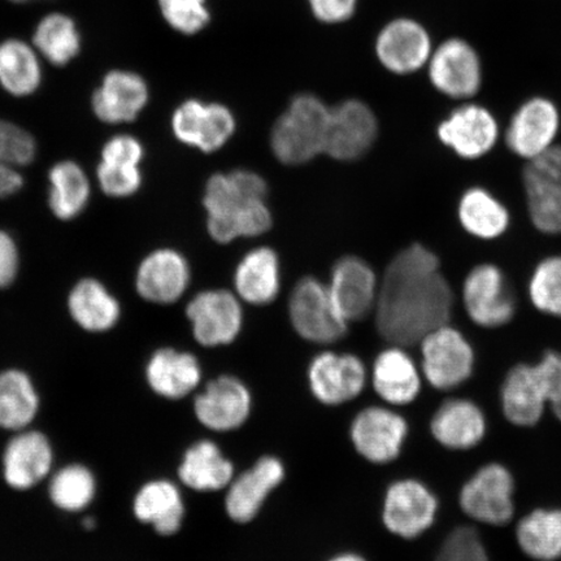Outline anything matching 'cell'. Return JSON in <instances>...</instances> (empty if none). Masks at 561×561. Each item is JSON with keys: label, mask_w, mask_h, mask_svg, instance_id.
<instances>
[{"label": "cell", "mask_w": 561, "mask_h": 561, "mask_svg": "<svg viewBox=\"0 0 561 561\" xmlns=\"http://www.w3.org/2000/svg\"><path fill=\"white\" fill-rule=\"evenodd\" d=\"M20 271V252L15 238L0 229V289L15 283Z\"/></svg>", "instance_id": "7dc6e473"}, {"label": "cell", "mask_w": 561, "mask_h": 561, "mask_svg": "<svg viewBox=\"0 0 561 561\" xmlns=\"http://www.w3.org/2000/svg\"><path fill=\"white\" fill-rule=\"evenodd\" d=\"M331 108L318 96L301 94L278 117L271 136L272 151L284 164L308 163L325 150Z\"/></svg>", "instance_id": "3957f363"}, {"label": "cell", "mask_w": 561, "mask_h": 561, "mask_svg": "<svg viewBox=\"0 0 561 561\" xmlns=\"http://www.w3.org/2000/svg\"><path fill=\"white\" fill-rule=\"evenodd\" d=\"M454 293L442 275L439 259L413 243L399 252L378 287L376 325L394 346H416L439 327L450 324Z\"/></svg>", "instance_id": "6da1fadb"}, {"label": "cell", "mask_w": 561, "mask_h": 561, "mask_svg": "<svg viewBox=\"0 0 561 561\" xmlns=\"http://www.w3.org/2000/svg\"><path fill=\"white\" fill-rule=\"evenodd\" d=\"M536 366L543 383L547 405L561 424V353L556 350L546 351Z\"/></svg>", "instance_id": "f6af8a7d"}, {"label": "cell", "mask_w": 561, "mask_h": 561, "mask_svg": "<svg viewBox=\"0 0 561 561\" xmlns=\"http://www.w3.org/2000/svg\"><path fill=\"white\" fill-rule=\"evenodd\" d=\"M19 170L0 161V199L10 198L23 188L24 175Z\"/></svg>", "instance_id": "f907efd6"}, {"label": "cell", "mask_w": 561, "mask_h": 561, "mask_svg": "<svg viewBox=\"0 0 561 561\" xmlns=\"http://www.w3.org/2000/svg\"><path fill=\"white\" fill-rule=\"evenodd\" d=\"M186 316L192 322L194 339L205 347L230 345L242 331L241 301L227 290L198 294L188 304Z\"/></svg>", "instance_id": "8fae6325"}, {"label": "cell", "mask_w": 561, "mask_h": 561, "mask_svg": "<svg viewBox=\"0 0 561 561\" xmlns=\"http://www.w3.org/2000/svg\"><path fill=\"white\" fill-rule=\"evenodd\" d=\"M68 312L83 331L105 333L122 318L121 301L96 278H82L69 291Z\"/></svg>", "instance_id": "83f0119b"}, {"label": "cell", "mask_w": 561, "mask_h": 561, "mask_svg": "<svg viewBox=\"0 0 561 561\" xmlns=\"http://www.w3.org/2000/svg\"><path fill=\"white\" fill-rule=\"evenodd\" d=\"M515 541L533 561H561V508L529 511L516 524Z\"/></svg>", "instance_id": "1f68e13d"}, {"label": "cell", "mask_w": 561, "mask_h": 561, "mask_svg": "<svg viewBox=\"0 0 561 561\" xmlns=\"http://www.w3.org/2000/svg\"><path fill=\"white\" fill-rule=\"evenodd\" d=\"M434 561H493L485 539L473 525H458L447 533Z\"/></svg>", "instance_id": "60d3db41"}, {"label": "cell", "mask_w": 561, "mask_h": 561, "mask_svg": "<svg viewBox=\"0 0 561 561\" xmlns=\"http://www.w3.org/2000/svg\"><path fill=\"white\" fill-rule=\"evenodd\" d=\"M529 297L539 312L561 318V256L537 265L529 283Z\"/></svg>", "instance_id": "ab89813d"}, {"label": "cell", "mask_w": 561, "mask_h": 561, "mask_svg": "<svg viewBox=\"0 0 561 561\" xmlns=\"http://www.w3.org/2000/svg\"><path fill=\"white\" fill-rule=\"evenodd\" d=\"M410 426L389 407L371 405L357 413L350 427L355 450L371 465H389L402 454Z\"/></svg>", "instance_id": "30bf717a"}, {"label": "cell", "mask_w": 561, "mask_h": 561, "mask_svg": "<svg viewBox=\"0 0 561 561\" xmlns=\"http://www.w3.org/2000/svg\"><path fill=\"white\" fill-rule=\"evenodd\" d=\"M149 88L139 75L128 70H111L94 91L91 107L104 124L131 123L149 103Z\"/></svg>", "instance_id": "cb8c5ba5"}, {"label": "cell", "mask_w": 561, "mask_h": 561, "mask_svg": "<svg viewBox=\"0 0 561 561\" xmlns=\"http://www.w3.org/2000/svg\"><path fill=\"white\" fill-rule=\"evenodd\" d=\"M48 207L56 219L72 221L87 209L91 184L85 170L73 160H61L48 172Z\"/></svg>", "instance_id": "d6a6232c"}, {"label": "cell", "mask_w": 561, "mask_h": 561, "mask_svg": "<svg viewBox=\"0 0 561 561\" xmlns=\"http://www.w3.org/2000/svg\"><path fill=\"white\" fill-rule=\"evenodd\" d=\"M33 42L37 51L58 67L67 66L81 50V37L75 20L59 12L39 21Z\"/></svg>", "instance_id": "8d00e7d4"}, {"label": "cell", "mask_w": 561, "mask_h": 561, "mask_svg": "<svg viewBox=\"0 0 561 561\" xmlns=\"http://www.w3.org/2000/svg\"><path fill=\"white\" fill-rule=\"evenodd\" d=\"M329 561H367V560L360 556H357V553L346 552V553H340V556H336Z\"/></svg>", "instance_id": "816d5d0a"}, {"label": "cell", "mask_w": 561, "mask_h": 561, "mask_svg": "<svg viewBox=\"0 0 561 561\" xmlns=\"http://www.w3.org/2000/svg\"><path fill=\"white\" fill-rule=\"evenodd\" d=\"M357 0H310L314 16L324 23H342L354 15Z\"/></svg>", "instance_id": "c3c4849f"}, {"label": "cell", "mask_w": 561, "mask_h": 561, "mask_svg": "<svg viewBox=\"0 0 561 561\" xmlns=\"http://www.w3.org/2000/svg\"><path fill=\"white\" fill-rule=\"evenodd\" d=\"M284 479V462L276 456H262L254 466L229 483L226 496L228 516L238 524L254 520L265 501Z\"/></svg>", "instance_id": "44dd1931"}, {"label": "cell", "mask_w": 561, "mask_h": 561, "mask_svg": "<svg viewBox=\"0 0 561 561\" xmlns=\"http://www.w3.org/2000/svg\"><path fill=\"white\" fill-rule=\"evenodd\" d=\"M504 420L520 430L536 427L549 410L536 363H518L504 376L500 388Z\"/></svg>", "instance_id": "d6986e66"}, {"label": "cell", "mask_w": 561, "mask_h": 561, "mask_svg": "<svg viewBox=\"0 0 561 561\" xmlns=\"http://www.w3.org/2000/svg\"><path fill=\"white\" fill-rule=\"evenodd\" d=\"M82 524H83V528H85L87 530H93V529H95V526H96V522H95L94 517L83 518Z\"/></svg>", "instance_id": "f5cc1de1"}, {"label": "cell", "mask_w": 561, "mask_h": 561, "mask_svg": "<svg viewBox=\"0 0 561 561\" xmlns=\"http://www.w3.org/2000/svg\"><path fill=\"white\" fill-rule=\"evenodd\" d=\"M54 451L45 434L21 431L5 446L3 476L9 486L30 490L50 474Z\"/></svg>", "instance_id": "d4e9b609"}, {"label": "cell", "mask_w": 561, "mask_h": 561, "mask_svg": "<svg viewBox=\"0 0 561 561\" xmlns=\"http://www.w3.org/2000/svg\"><path fill=\"white\" fill-rule=\"evenodd\" d=\"M516 479L506 465L485 462L462 482L459 508L469 520L503 528L516 516Z\"/></svg>", "instance_id": "277c9868"}, {"label": "cell", "mask_w": 561, "mask_h": 561, "mask_svg": "<svg viewBox=\"0 0 561 561\" xmlns=\"http://www.w3.org/2000/svg\"><path fill=\"white\" fill-rule=\"evenodd\" d=\"M374 270L359 257L347 256L334 265L329 293L342 318L359 321L375 310L378 296Z\"/></svg>", "instance_id": "7402d4cb"}, {"label": "cell", "mask_w": 561, "mask_h": 561, "mask_svg": "<svg viewBox=\"0 0 561 561\" xmlns=\"http://www.w3.org/2000/svg\"><path fill=\"white\" fill-rule=\"evenodd\" d=\"M39 410V397L32 378L20 369L0 371V430L21 432Z\"/></svg>", "instance_id": "836d02e7"}, {"label": "cell", "mask_w": 561, "mask_h": 561, "mask_svg": "<svg viewBox=\"0 0 561 561\" xmlns=\"http://www.w3.org/2000/svg\"><path fill=\"white\" fill-rule=\"evenodd\" d=\"M188 284L191 266L179 251L172 249L152 251L137 270V293L151 304H174L184 296Z\"/></svg>", "instance_id": "603a6c76"}, {"label": "cell", "mask_w": 561, "mask_h": 561, "mask_svg": "<svg viewBox=\"0 0 561 561\" xmlns=\"http://www.w3.org/2000/svg\"><path fill=\"white\" fill-rule=\"evenodd\" d=\"M179 477L188 489L214 493L229 486L234 479V466L215 442L203 439L195 442L182 456Z\"/></svg>", "instance_id": "f546056e"}, {"label": "cell", "mask_w": 561, "mask_h": 561, "mask_svg": "<svg viewBox=\"0 0 561 561\" xmlns=\"http://www.w3.org/2000/svg\"><path fill=\"white\" fill-rule=\"evenodd\" d=\"M438 138L456 156L467 159L485 157L500 138V125L491 112L474 103H465L438 126Z\"/></svg>", "instance_id": "e0dca14e"}, {"label": "cell", "mask_w": 561, "mask_h": 561, "mask_svg": "<svg viewBox=\"0 0 561 561\" xmlns=\"http://www.w3.org/2000/svg\"><path fill=\"white\" fill-rule=\"evenodd\" d=\"M458 215L469 234L486 241L501 237L511 221L507 208L482 187H472L462 194Z\"/></svg>", "instance_id": "e575fe53"}, {"label": "cell", "mask_w": 561, "mask_h": 561, "mask_svg": "<svg viewBox=\"0 0 561 561\" xmlns=\"http://www.w3.org/2000/svg\"><path fill=\"white\" fill-rule=\"evenodd\" d=\"M462 305L477 327L497 329L510 324L516 313L515 294L501 268L481 264L462 284Z\"/></svg>", "instance_id": "9c48e42d"}, {"label": "cell", "mask_w": 561, "mask_h": 561, "mask_svg": "<svg viewBox=\"0 0 561 561\" xmlns=\"http://www.w3.org/2000/svg\"><path fill=\"white\" fill-rule=\"evenodd\" d=\"M42 83L37 53L24 41L7 39L0 44V85L7 93L24 98L35 93Z\"/></svg>", "instance_id": "d590c367"}, {"label": "cell", "mask_w": 561, "mask_h": 561, "mask_svg": "<svg viewBox=\"0 0 561 561\" xmlns=\"http://www.w3.org/2000/svg\"><path fill=\"white\" fill-rule=\"evenodd\" d=\"M559 129L557 104L547 98L535 96L524 102L512 116L504 138L516 157L530 163L556 145Z\"/></svg>", "instance_id": "4fadbf2b"}, {"label": "cell", "mask_w": 561, "mask_h": 561, "mask_svg": "<svg viewBox=\"0 0 561 561\" xmlns=\"http://www.w3.org/2000/svg\"><path fill=\"white\" fill-rule=\"evenodd\" d=\"M439 500L436 493L417 479H402L386 490L382 523L392 536L416 539L437 522Z\"/></svg>", "instance_id": "52a82bcc"}, {"label": "cell", "mask_w": 561, "mask_h": 561, "mask_svg": "<svg viewBox=\"0 0 561 561\" xmlns=\"http://www.w3.org/2000/svg\"><path fill=\"white\" fill-rule=\"evenodd\" d=\"M133 511L140 523L149 524L158 535H178L185 520L181 491L168 480H153L139 489Z\"/></svg>", "instance_id": "f1b7e54d"}, {"label": "cell", "mask_w": 561, "mask_h": 561, "mask_svg": "<svg viewBox=\"0 0 561 561\" xmlns=\"http://www.w3.org/2000/svg\"><path fill=\"white\" fill-rule=\"evenodd\" d=\"M172 130L180 142L215 152L234 135L236 118L226 105L192 100L174 111Z\"/></svg>", "instance_id": "9a60e30c"}, {"label": "cell", "mask_w": 561, "mask_h": 561, "mask_svg": "<svg viewBox=\"0 0 561 561\" xmlns=\"http://www.w3.org/2000/svg\"><path fill=\"white\" fill-rule=\"evenodd\" d=\"M10 2H12V3H26V2H31V0H10Z\"/></svg>", "instance_id": "db71d44e"}, {"label": "cell", "mask_w": 561, "mask_h": 561, "mask_svg": "<svg viewBox=\"0 0 561 561\" xmlns=\"http://www.w3.org/2000/svg\"><path fill=\"white\" fill-rule=\"evenodd\" d=\"M146 380L156 394L179 401L198 388L202 381L201 364L185 351L159 348L147 362Z\"/></svg>", "instance_id": "4316f807"}, {"label": "cell", "mask_w": 561, "mask_h": 561, "mask_svg": "<svg viewBox=\"0 0 561 561\" xmlns=\"http://www.w3.org/2000/svg\"><path fill=\"white\" fill-rule=\"evenodd\" d=\"M289 314L301 339L318 345H331L347 333L348 322L336 310L328 285L312 277L300 279L294 287Z\"/></svg>", "instance_id": "8992f818"}, {"label": "cell", "mask_w": 561, "mask_h": 561, "mask_svg": "<svg viewBox=\"0 0 561 561\" xmlns=\"http://www.w3.org/2000/svg\"><path fill=\"white\" fill-rule=\"evenodd\" d=\"M37 156V144L30 131L0 118V161L21 168L30 165Z\"/></svg>", "instance_id": "7bdbcfd3"}, {"label": "cell", "mask_w": 561, "mask_h": 561, "mask_svg": "<svg viewBox=\"0 0 561 561\" xmlns=\"http://www.w3.org/2000/svg\"><path fill=\"white\" fill-rule=\"evenodd\" d=\"M421 374L431 388L454 391L471 380L476 353L471 342L458 329L446 324L419 343Z\"/></svg>", "instance_id": "5b68a950"}, {"label": "cell", "mask_w": 561, "mask_h": 561, "mask_svg": "<svg viewBox=\"0 0 561 561\" xmlns=\"http://www.w3.org/2000/svg\"><path fill=\"white\" fill-rule=\"evenodd\" d=\"M377 135L376 115L366 103L343 102L331 108L324 153L341 161L360 159L371 149Z\"/></svg>", "instance_id": "2e32d148"}, {"label": "cell", "mask_w": 561, "mask_h": 561, "mask_svg": "<svg viewBox=\"0 0 561 561\" xmlns=\"http://www.w3.org/2000/svg\"><path fill=\"white\" fill-rule=\"evenodd\" d=\"M423 374L404 347L391 345L376 357L371 383L386 404L402 407L416 401Z\"/></svg>", "instance_id": "484cf974"}, {"label": "cell", "mask_w": 561, "mask_h": 561, "mask_svg": "<svg viewBox=\"0 0 561 561\" xmlns=\"http://www.w3.org/2000/svg\"><path fill=\"white\" fill-rule=\"evenodd\" d=\"M98 185L110 198H129L142 185V173L139 167L100 163L96 168Z\"/></svg>", "instance_id": "ee69618b"}, {"label": "cell", "mask_w": 561, "mask_h": 561, "mask_svg": "<svg viewBox=\"0 0 561 561\" xmlns=\"http://www.w3.org/2000/svg\"><path fill=\"white\" fill-rule=\"evenodd\" d=\"M145 150L142 144L130 135L111 137L102 147V163L139 167L142 163Z\"/></svg>", "instance_id": "bcb514c9"}, {"label": "cell", "mask_w": 561, "mask_h": 561, "mask_svg": "<svg viewBox=\"0 0 561 561\" xmlns=\"http://www.w3.org/2000/svg\"><path fill=\"white\" fill-rule=\"evenodd\" d=\"M203 206L209 234L219 243L262 236L272 227L265 181L251 171L214 174L207 182Z\"/></svg>", "instance_id": "7a4b0ae2"}, {"label": "cell", "mask_w": 561, "mask_h": 561, "mask_svg": "<svg viewBox=\"0 0 561 561\" xmlns=\"http://www.w3.org/2000/svg\"><path fill=\"white\" fill-rule=\"evenodd\" d=\"M433 44L425 26L411 19H398L383 27L376 51L381 65L396 75H411L427 66Z\"/></svg>", "instance_id": "ffe728a7"}, {"label": "cell", "mask_w": 561, "mask_h": 561, "mask_svg": "<svg viewBox=\"0 0 561 561\" xmlns=\"http://www.w3.org/2000/svg\"><path fill=\"white\" fill-rule=\"evenodd\" d=\"M533 226L541 233L561 236V188L526 165L523 173Z\"/></svg>", "instance_id": "74e56055"}, {"label": "cell", "mask_w": 561, "mask_h": 561, "mask_svg": "<svg viewBox=\"0 0 561 561\" xmlns=\"http://www.w3.org/2000/svg\"><path fill=\"white\" fill-rule=\"evenodd\" d=\"M307 377L312 396L320 403L341 405L362 394L368 371L356 355L325 351L313 357Z\"/></svg>", "instance_id": "7c38bea8"}, {"label": "cell", "mask_w": 561, "mask_h": 561, "mask_svg": "<svg viewBox=\"0 0 561 561\" xmlns=\"http://www.w3.org/2000/svg\"><path fill=\"white\" fill-rule=\"evenodd\" d=\"M159 7L167 23L180 33H198L209 20L206 0H159Z\"/></svg>", "instance_id": "b9f144b4"}, {"label": "cell", "mask_w": 561, "mask_h": 561, "mask_svg": "<svg viewBox=\"0 0 561 561\" xmlns=\"http://www.w3.org/2000/svg\"><path fill=\"white\" fill-rule=\"evenodd\" d=\"M237 296L250 305L272 304L279 293L280 271L275 251L257 248L249 252L234 273Z\"/></svg>", "instance_id": "4dcf8cb0"}, {"label": "cell", "mask_w": 561, "mask_h": 561, "mask_svg": "<svg viewBox=\"0 0 561 561\" xmlns=\"http://www.w3.org/2000/svg\"><path fill=\"white\" fill-rule=\"evenodd\" d=\"M430 431L434 440L448 451L473 450L485 440L489 431L486 413L468 398H448L433 413Z\"/></svg>", "instance_id": "ac0fdd59"}, {"label": "cell", "mask_w": 561, "mask_h": 561, "mask_svg": "<svg viewBox=\"0 0 561 561\" xmlns=\"http://www.w3.org/2000/svg\"><path fill=\"white\" fill-rule=\"evenodd\" d=\"M528 165L561 188V145H553L542 157L530 161Z\"/></svg>", "instance_id": "681fc988"}, {"label": "cell", "mask_w": 561, "mask_h": 561, "mask_svg": "<svg viewBox=\"0 0 561 561\" xmlns=\"http://www.w3.org/2000/svg\"><path fill=\"white\" fill-rule=\"evenodd\" d=\"M96 481L89 468L70 465L53 476L48 494L56 507L67 512L85 510L93 502Z\"/></svg>", "instance_id": "f35d334b"}, {"label": "cell", "mask_w": 561, "mask_h": 561, "mask_svg": "<svg viewBox=\"0 0 561 561\" xmlns=\"http://www.w3.org/2000/svg\"><path fill=\"white\" fill-rule=\"evenodd\" d=\"M427 73L434 89L455 101H469L482 87V61L468 41L451 37L434 48Z\"/></svg>", "instance_id": "ba28073f"}, {"label": "cell", "mask_w": 561, "mask_h": 561, "mask_svg": "<svg viewBox=\"0 0 561 561\" xmlns=\"http://www.w3.org/2000/svg\"><path fill=\"white\" fill-rule=\"evenodd\" d=\"M252 409L251 392L234 376L210 380L194 398V413L199 423L216 433L240 430Z\"/></svg>", "instance_id": "5bb4252c"}]
</instances>
